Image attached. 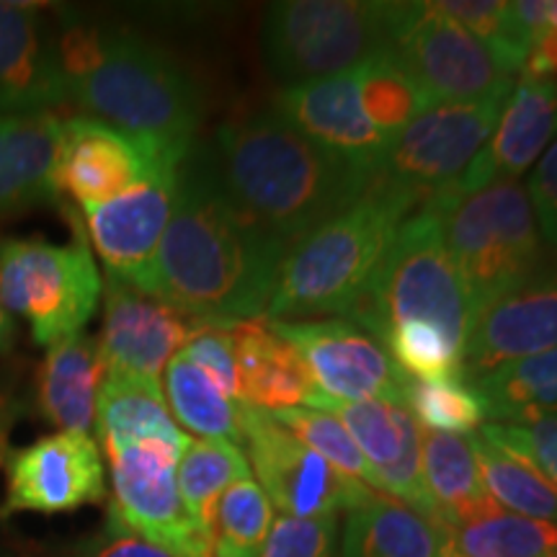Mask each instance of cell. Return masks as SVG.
Instances as JSON below:
<instances>
[{"instance_id":"40","label":"cell","mask_w":557,"mask_h":557,"mask_svg":"<svg viewBox=\"0 0 557 557\" xmlns=\"http://www.w3.org/2000/svg\"><path fill=\"white\" fill-rule=\"evenodd\" d=\"M478 434L519 457L557 487V416L532 423H485Z\"/></svg>"},{"instance_id":"47","label":"cell","mask_w":557,"mask_h":557,"mask_svg":"<svg viewBox=\"0 0 557 557\" xmlns=\"http://www.w3.org/2000/svg\"><path fill=\"white\" fill-rule=\"evenodd\" d=\"M13 338H16V323H13V315L0 305V354L11 351Z\"/></svg>"},{"instance_id":"13","label":"cell","mask_w":557,"mask_h":557,"mask_svg":"<svg viewBox=\"0 0 557 557\" xmlns=\"http://www.w3.org/2000/svg\"><path fill=\"white\" fill-rule=\"evenodd\" d=\"M111 470L109 513L158 545L184 557H209L199 532L178 496L176 468L184 451L163 442L103 449Z\"/></svg>"},{"instance_id":"33","label":"cell","mask_w":557,"mask_h":557,"mask_svg":"<svg viewBox=\"0 0 557 557\" xmlns=\"http://www.w3.org/2000/svg\"><path fill=\"white\" fill-rule=\"evenodd\" d=\"M470 447L475 455L480 480L487 498L519 517L553 521L557 524V487L547 483L537 470L529 468L519 457L508 455L496 444L487 442L478 431L470 434Z\"/></svg>"},{"instance_id":"1","label":"cell","mask_w":557,"mask_h":557,"mask_svg":"<svg viewBox=\"0 0 557 557\" xmlns=\"http://www.w3.org/2000/svg\"><path fill=\"white\" fill-rule=\"evenodd\" d=\"M284 256L287 248L230 197L212 148L191 145L178 165L152 297L212 329L267 318Z\"/></svg>"},{"instance_id":"44","label":"cell","mask_w":557,"mask_h":557,"mask_svg":"<svg viewBox=\"0 0 557 557\" xmlns=\"http://www.w3.org/2000/svg\"><path fill=\"white\" fill-rule=\"evenodd\" d=\"M527 194L542 240L549 253L557 256V143H553L529 176Z\"/></svg>"},{"instance_id":"20","label":"cell","mask_w":557,"mask_h":557,"mask_svg":"<svg viewBox=\"0 0 557 557\" xmlns=\"http://www.w3.org/2000/svg\"><path fill=\"white\" fill-rule=\"evenodd\" d=\"M557 346V259L498 302L472 318L465 346V377Z\"/></svg>"},{"instance_id":"25","label":"cell","mask_w":557,"mask_h":557,"mask_svg":"<svg viewBox=\"0 0 557 557\" xmlns=\"http://www.w3.org/2000/svg\"><path fill=\"white\" fill-rule=\"evenodd\" d=\"M60 127L54 111L0 116V218L58 197L52 173Z\"/></svg>"},{"instance_id":"9","label":"cell","mask_w":557,"mask_h":557,"mask_svg":"<svg viewBox=\"0 0 557 557\" xmlns=\"http://www.w3.org/2000/svg\"><path fill=\"white\" fill-rule=\"evenodd\" d=\"M508 96L470 103H438L423 111L389 145L374 184L400 194L416 207L455 186L491 139Z\"/></svg>"},{"instance_id":"28","label":"cell","mask_w":557,"mask_h":557,"mask_svg":"<svg viewBox=\"0 0 557 557\" xmlns=\"http://www.w3.org/2000/svg\"><path fill=\"white\" fill-rule=\"evenodd\" d=\"M485 421L532 423L557 416V346L470 377Z\"/></svg>"},{"instance_id":"2","label":"cell","mask_w":557,"mask_h":557,"mask_svg":"<svg viewBox=\"0 0 557 557\" xmlns=\"http://www.w3.org/2000/svg\"><path fill=\"white\" fill-rule=\"evenodd\" d=\"M67 101L86 116L173 148H191L201 94L191 75L145 37L60 13L54 29Z\"/></svg>"},{"instance_id":"42","label":"cell","mask_w":557,"mask_h":557,"mask_svg":"<svg viewBox=\"0 0 557 557\" xmlns=\"http://www.w3.org/2000/svg\"><path fill=\"white\" fill-rule=\"evenodd\" d=\"M186 359L191 364H197L201 372L212 377L227 398L240 403V372H238V359H235V346L233 336L227 329H212L205 325L189 338V344L181 348Z\"/></svg>"},{"instance_id":"3","label":"cell","mask_w":557,"mask_h":557,"mask_svg":"<svg viewBox=\"0 0 557 557\" xmlns=\"http://www.w3.org/2000/svg\"><path fill=\"white\" fill-rule=\"evenodd\" d=\"M212 156L235 205L287 253L318 225L351 207L372 184L325 156L274 111L222 124Z\"/></svg>"},{"instance_id":"50","label":"cell","mask_w":557,"mask_h":557,"mask_svg":"<svg viewBox=\"0 0 557 557\" xmlns=\"http://www.w3.org/2000/svg\"><path fill=\"white\" fill-rule=\"evenodd\" d=\"M549 557H557V553H555V555H549Z\"/></svg>"},{"instance_id":"46","label":"cell","mask_w":557,"mask_h":557,"mask_svg":"<svg viewBox=\"0 0 557 557\" xmlns=\"http://www.w3.org/2000/svg\"><path fill=\"white\" fill-rule=\"evenodd\" d=\"M24 410V403L13 398V393L5 385H0V465L5 462V455H9V434L16 423V418Z\"/></svg>"},{"instance_id":"31","label":"cell","mask_w":557,"mask_h":557,"mask_svg":"<svg viewBox=\"0 0 557 557\" xmlns=\"http://www.w3.org/2000/svg\"><path fill=\"white\" fill-rule=\"evenodd\" d=\"M165 400L173 421L189 429L199 438L243 444L240 403L227 398L209 374L176 354L165 367Z\"/></svg>"},{"instance_id":"26","label":"cell","mask_w":557,"mask_h":557,"mask_svg":"<svg viewBox=\"0 0 557 557\" xmlns=\"http://www.w3.org/2000/svg\"><path fill=\"white\" fill-rule=\"evenodd\" d=\"M96 434L103 449L163 442L181 451L191 438L173 421L163 385L135 374L107 372L96 400Z\"/></svg>"},{"instance_id":"45","label":"cell","mask_w":557,"mask_h":557,"mask_svg":"<svg viewBox=\"0 0 557 557\" xmlns=\"http://www.w3.org/2000/svg\"><path fill=\"white\" fill-rule=\"evenodd\" d=\"M519 75H527V78H553L557 75V29H545L540 32V37L532 41L529 47V54L524 60V67H521Z\"/></svg>"},{"instance_id":"22","label":"cell","mask_w":557,"mask_h":557,"mask_svg":"<svg viewBox=\"0 0 557 557\" xmlns=\"http://www.w3.org/2000/svg\"><path fill=\"white\" fill-rule=\"evenodd\" d=\"M557 135V83L553 78L521 75L493 135L478 152L465 176L457 181L459 194H472L493 181H513L542 156Z\"/></svg>"},{"instance_id":"16","label":"cell","mask_w":557,"mask_h":557,"mask_svg":"<svg viewBox=\"0 0 557 557\" xmlns=\"http://www.w3.org/2000/svg\"><path fill=\"white\" fill-rule=\"evenodd\" d=\"M178 165H165L120 197L81 207L83 230L107 274L150 297L156 292L158 248L176 199Z\"/></svg>"},{"instance_id":"29","label":"cell","mask_w":557,"mask_h":557,"mask_svg":"<svg viewBox=\"0 0 557 557\" xmlns=\"http://www.w3.org/2000/svg\"><path fill=\"white\" fill-rule=\"evenodd\" d=\"M421 475L438 529L493 504L468 436L421 429Z\"/></svg>"},{"instance_id":"18","label":"cell","mask_w":557,"mask_h":557,"mask_svg":"<svg viewBox=\"0 0 557 557\" xmlns=\"http://www.w3.org/2000/svg\"><path fill=\"white\" fill-rule=\"evenodd\" d=\"M101 354L109 372L158 380L169 361L205 325L163 299L145 295L116 276H103Z\"/></svg>"},{"instance_id":"48","label":"cell","mask_w":557,"mask_h":557,"mask_svg":"<svg viewBox=\"0 0 557 557\" xmlns=\"http://www.w3.org/2000/svg\"><path fill=\"white\" fill-rule=\"evenodd\" d=\"M545 24L549 26V29H557V0H547Z\"/></svg>"},{"instance_id":"5","label":"cell","mask_w":557,"mask_h":557,"mask_svg":"<svg viewBox=\"0 0 557 557\" xmlns=\"http://www.w3.org/2000/svg\"><path fill=\"white\" fill-rule=\"evenodd\" d=\"M444 243L468 292L472 318L540 276L557 256L542 240L527 186L493 181L472 194L438 191Z\"/></svg>"},{"instance_id":"37","label":"cell","mask_w":557,"mask_h":557,"mask_svg":"<svg viewBox=\"0 0 557 557\" xmlns=\"http://www.w3.org/2000/svg\"><path fill=\"white\" fill-rule=\"evenodd\" d=\"M438 9L465 26L491 50L506 75L517 78L532 47V37L513 16L511 3L504 0H442Z\"/></svg>"},{"instance_id":"23","label":"cell","mask_w":557,"mask_h":557,"mask_svg":"<svg viewBox=\"0 0 557 557\" xmlns=\"http://www.w3.org/2000/svg\"><path fill=\"white\" fill-rule=\"evenodd\" d=\"M240 372V403L276 413L289 408H315L320 389L297 348L274 331L267 318L230 325Z\"/></svg>"},{"instance_id":"36","label":"cell","mask_w":557,"mask_h":557,"mask_svg":"<svg viewBox=\"0 0 557 557\" xmlns=\"http://www.w3.org/2000/svg\"><path fill=\"white\" fill-rule=\"evenodd\" d=\"M406 406L418 426L429 431L470 436L485 426V408L465 374L434 382L408 377Z\"/></svg>"},{"instance_id":"21","label":"cell","mask_w":557,"mask_h":557,"mask_svg":"<svg viewBox=\"0 0 557 557\" xmlns=\"http://www.w3.org/2000/svg\"><path fill=\"white\" fill-rule=\"evenodd\" d=\"M65 101L58 41L41 5L0 0V116L52 111Z\"/></svg>"},{"instance_id":"4","label":"cell","mask_w":557,"mask_h":557,"mask_svg":"<svg viewBox=\"0 0 557 557\" xmlns=\"http://www.w3.org/2000/svg\"><path fill=\"white\" fill-rule=\"evenodd\" d=\"M416 209L413 201L372 181L351 207L289 248L267 320L348 318L372 284L403 220Z\"/></svg>"},{"instance_id":"8","label":"cell","mask_w":557,"mask_h":557,"mask_svg":"<svg viewBox=\"0 0 557 557\" xmlns=\"http://www.w3.org/2000/svg\"><path fill=\"white\" fill-rule=\"evenodd\" d=\"M70 243L0 240V305L24 318L34 344L45 348L86 329L103 292L81 214L70 212Z\"/></svg>"},{"instance_id":"24","label":"cell","mask_w":557,"mask_h":557,"mask_svg":"<svg viewBox=\"0 0 557 557\" xmlns=\"http://www.w3.org/2000/svg\"><path fill=\"white\" fill-rule=\"evenodd\" d=\"M109 367L101 344L88 333L62 338L47 348L37 380V406L58 431L90 434L96 426V400Z\"/></svg>"},{"instance_id":"19","label":"cell","mask_w":557,"mask_h":557,"mask_svg":"<svg viewBox=\"0 0 557 557\" xmlns=\"http://www.w3.org/2000/svg\"><path fill=\"white\" fill-rule=\"evenodd\" d=\"M315 410L338 418L341 426L351 434L372 470L374 491L413 506L436 524L421 475V426L408 406L382 400L344 403L320 393Z\"/></svg>"},{"instance_id":"35","label":"cell","mask_w":557,"mask_h":557,"mask_svg":"<svg viewBox=\"0 0 557 557\" xmlns=\"http://www.w3.org/2000/svg\"><path fill=\"white\" fill-rule=\"evenodd\" d=\"M357 86L367 120L387 139L403 135V129L431 109L423 88L389 52L369 60L357 70Z\"/></svg>"},{"instance_id":"17","label":"cell","mask_w":557,"mask_h":557,"mask_svg":"<svg viewBox=\"0 0 557 557\" xmlns=\"http://www.w3.org/2000/svg\"><path fill=\"white\" fill-rule=\"evenodd\" d=\"M271 111L325 156L369 181L377 176L393 145V139L374 129L361 109L357 70L336 78L287 86L274 99Z\"/></svg>"},{"instance_id":"15","label":"cell","mask_w":557,"mask_h":557,"mask_svg":"<svg viewBox=\"0 0 557 557\" xmlns=\"http://www.w3.org/2000/svg\"><path fill=\"white\" fill-rule=\"evenodd\" d=\"M5 500L11 513H67L107 500L101 447L90 434L54 431L29 447L11 449L3 462Z\"/></svg>"},{"instance_id":"12","label":"cell","mask_w":557,"mask_h":557,"mask_svg":"<svg viewBox=\"0 0 557 557\" xmlns=\"http://www.w3.org/2000/svg\"><path fill=\"white\" fill-rule=\"evenodd\" d=\"M186 152L189 148L132 135L94 116H70L60 127L52 173L54 194L70 197L78 207L101 205L148 181L165 165L181 163Z\"/></svg>"},{"instance_id":"39","label":"cell","mask_w":557,"mask_h":557,"mask_svg":"<svg viewBox=\"0 0 557 557\" xmlns=\"http://www.w3.org/2000/svg\"><path fill=\"white\" fill-rule=\"evenodd\" d=\"M274 421L278 426H284L292 436H297L305 447L318 451L331 468H336L341 475L359 480L367 487L374 491L372 470H369L367 459L361 457V451L348 431L341 426L338 418H333L325 410L315 408H289V410H276Z\"/></svg>"},{"instance_id":"49","label":"cell","mask_w":557,"mask_h":557,"mask_svg":"<svg viewBox=\"0 0 557 557\" xmlns=\"http://www.w3.org/2000/svg\"><path fill=\"white\" fill-rule=\"evenodd\" d=\"M444 557H459V555H455V553H449V549H444Z\"/></svg>"},{"instance_id":"43","label":"cell","mask_w":557,"mask_h":557,"mask_svg":"<svg viewBox=\"0 0 557 557\" xmlns=\"http://www.w3.org/2000/svg\"><path fill=\"white\" fill-rule=\"evenodd\" d=\"M67 557H184L173 549L158 545L143 534L132 532L116 517H107L99 532L83 540Z\"/></svg>"},{"instance_id":"10","label":"cell","mask_w":557,"mask_h":557,"mask_svg":"<svg viewBox=\"0 0 557 557\" xmlns=\"http://www.w3.org/2000/svg\"><path fill=\"white\" fill-rule=\"evenodd\" d=\"M389 54L413 75L431 107L483 101L517 86L483 41L436 3H395Z\"/></svg>"},{"instance_id":"41","label":"cell","mask_w":557,"mask_h":557,"mask_svg":"<svg viewBox=\"0 0 557 557\" xmlns=\"http://www.w3.org/2000/svg\"><path fill=\"white\" fill-rule=\"evenodd\" d=\"M336 529V517H278L259 557H333Z\"/></svg>"},{"instance_id":"6","label":"cell","mask_w":557,"mask_h":557,"mask_svg":"<svg viewBox=\"0 0 557 557\" xmlns=\"http://www.w3.org/2000/svg\"><path fill=\"white\" fill-rule=\"evenodd\" d=\"M346 320L380 344L403 323H426L465 351L472 310L444 243L442 209L434 197L403 220L372 284Z\"/></svg>"},{"instance_id":"38","label":"cell","mask_w":557,"mask_h":557,"mask_svg":"<svg viewBox=\"0 0 557 557\" xmlns=\"http://www.w3.org/2000/svg\"><path fill=\"white\" fill-rule=\"evenodd\" d=\"M389 359L410 380H449L465 374V351L426 323H403L382 341Z\"/></svg>"},{"instance_id":"7","label":"cell","mask_w":557,"mask_h":557,"mask_svg":"<svg viewBox=\"0 0 557 557\" xmlns=\"http://www.w3.org/2000/svg\"><path fill=\"white\" fill-rule=\"evenodd\" d=\"M395 3L284 0L263 16V58L287 86L354 73L389 52Z\"/></svg>"},{"instance_id":"32","label":"cell","mask_w":557,"mask_h":557,"mask_svg":"<svg viewBox=\"0 0 557 557\" xmlns=\"http://www.w3.org/2000/svg\"><path fill=\"white\" fill-rule=\"evenodd\" d=\"M243 478H250V465L238 444L191 438V444L181 455L176 468L178 496L205 537L220 496Z\"/></svg>"},{"instance_id":"11","label":"cell","mask_w":557,"mask_h":557,"mask_svg":"<svg viewBox=\"0 0 557 557\" xmlns=\"http://www.w3.org/2000/svg\"><path fill=\"white\" fill-rule=\"evenodd\" d=\"M243 444L256 483L284 517L320 519L351 511L372 487L341 475L318 451L278 426L267 410L240 403Z\"/></svg>"},{"instance_id":"14","label":"cell","mask_w":557,"mask_h":557,"mask_svg":"<svg viewBox=\"0 0 557 557\" xmlns=\"http://www.w3.org/2000/svg\"><path fill=\"white\" fill-rule=\"evenodd\" d=\"M297 348L312 382L325 398L344 403H400L406 406L408 377L389 359L385 346L348 320H269Z\"/></svg>"},{"instance_id":"34","label":"cell","mask_w":557,"mask_h":557,"mask_svg":"<svg viewBox=\"0 0 557 557\" xmlns=\"http://www.w3.org/2000/svg\"><path fill=\"white\" fill-rule=\"evenodd\" d=\"M274 527V506L253 478L222 493L207 529L209 557H259Z\"/></svg>"},{"instance_id":"30","label":"cell","mask_w":557,"mask_h":557,"mask_svg":"<svg viewBox=\"0 0 557 557\" xmlns=\"http://www.w3.org/2000/svg\"><path fill=\"white\" fill-rule=\"evenodd\" d=\"M444 545L459 557H549L557 553V524L519 517L491 504L442 527Z\"/></svg>"},{"instance_id":"27","label":"cell","mask_w":557,"mask_h":557,"mask_svg":"<svg viewBox=\"0 0 557 557\" xmlns=\"http://www.w3.org/2000/svg\"><path fill=\"white\" fill-rule=\"evenodd\" d=\"M444 534L403 500L369 491L346 511L341 557H444Z\"/></svg>"}]
</instances>
